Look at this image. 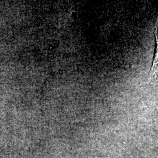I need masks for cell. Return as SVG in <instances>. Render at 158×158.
Listing matches in <instances>:
<instances>
[{"mask_svg":"<svg viewBox=\"0 0 158 158\" xmlns=\"http://www.w3.org/2000/svg\"><path fill=\"white\" fill-rule=\"evenodd\" d=\"M155 38H156V51L153 58L152 65L150 70V78L152 80L158 79V25L155 28Z\"/></svg>","mask_w":158,"mask_h":158,"instance_id":"obj_1","label":"cell"}]
</instances>
